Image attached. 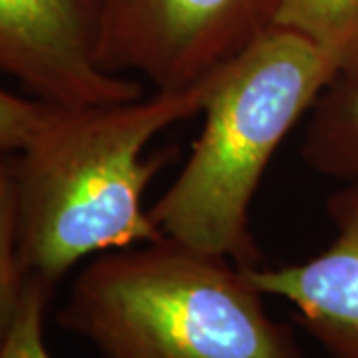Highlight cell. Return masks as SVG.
<instances>
[{
	"mask_svg": "<svg viewBox=\"0 0 358 358\" xmlns=\"http://www.w3.org/2000/svg\"><path fill=\"white\" fill-rule=\"evenodd\" d=\"M96 60L154 90L187 88L275 26L281 0H92Z\"/></svg>",
	"mask_w": 358,
	"mask_h": 358,
	"instance_id": "4",
	"label": "cell"
},
{
	"mask_svg": "<svg viewBox=\"0 0 358 358\" xmlns=\"http://www.w3.org/2000/svg\"><path fill=\"white\" fill-rule=\"evenodd\" d=\"M52 287V282L28 275L13 327L0 346V358H50L44 345L42 322Z\"/></svg>",
	"mask_w": 358,
	"mask_h": 358,
	"instance_id": "10",
	"label": "cell"
},
{
	"mask_svg": "<svg viewBox=\"0 0 358 358\" xmlns=\"http://www.w3.org/2000/svg\"><path fill=\"white\" fill-rule=\"evenodd\" d=\"M327 211L334 237L319 255L245 271L261 293L287 301L301 327L334 358H358V183H343Z\"/></svg>",
	"mask_w": 358,
	"mask_h": 358,
	"instance_id": "6",
	"label": "cell"
},
{
	"mask_svg": "<svg viewBox=\"0 0 358 358\" xmlns=\"http://www.w3.org/2000/svg\"><path fill=\"white\" fill-rule=\"evenodd\" d=\"M263 296L237 263L162 237L94 257L58 322L103 358H307Z\"/></svg>",
	"mask_w": 358,
	"mask_h": 358,
	"instance_id": "3",
	"label": "cell"
},
{
	"mask_svg": "<svg viewBox=\"0 0 358 358\" xmlns=\"http://www.w3.org/2000/svg\"><path fill=\"white\" fill-rule=\"evenodd\" d=\"M275 26L315 42L338 68H358V0H281Z\"/></svg>",
	"mask_w": 358,
	"mask_h": 358,
	"instance_id": "8",
	"label": "cell"
},
{
	"mask_svg": "<svg viewBox=\"0 0 358 358\" xmlns=\"http://www.w3.org/2000/svg\"><path fill=\"white\" fill-rule=\"evenodd\" d=\"M28 279L18 251L14 155L0 159V346L13 327Z\"/></svg>",
	"mask_w": 358,
	"mask_h": 358,
	"instance_id": "9",
	"label": "cell"
},
{
	"mask_svg": "<svg viewBox=\"0 0 358 358\" xmlns=\"http://www.w3.org/2000/svg\"><path fill=\"white\" fill-rule=\"evenodd\" d=\"M50 106L0 86V159L24 150L46 120Z\"/></svg>",
	"mask_w": 358,
	"mask_h": 358,
	"instance_id": "11",
	"label": "cell"
},
{
	"mask_svg": "<svg viewBox=\"0 0 358 358\" xmlns=\"http://www.w3.org/2000/svg\"><path fill=\"white\" fill-rule=\"evenodd\" d=\"M215 72L187 88L126 102L52 103L14 155L18 251L28 275L54 285L88 257L164 237L143 195L171 154L145 150L166 129L201 114Z\"/></svg>",
	"mask_w": 358,
	"mask_h": 358,
	"instance_id": "1",
	"label": "cell"
},
{
	"mask_svg": "<svg viewBox=\"0 0 358 358\" xmlns=\"http://www.w3.org/2000/svg\"><path fill=\"white\" fill-rule=\"evenodd\" d=\"M301 157L317 173L358 183V68L334 78L310 108Z\"/></svg>",
	"mask_w": 358,
	"mask_h": 358,
	"instance_id": "7",
	"label": "cell"
},
{
	"mask_svg": "<svg viewBox=\"0 0 358 358\" xmlns=\"http://www.w3.org/2000/svg\"><path fill=\"white\" fill-rule=\"evenodd\" d=\"M336 76L327 52L282 26H271L217 68L192 154L150 207L159 233L239 267H259L249 225L257 189L285 138Z\"/></svg>",
	"mask_w": 358,
	"mask_h": 358,
	"instance_id": "2",
	"label": "cell"
},
{
	"mask_svg": "<svg viewBox=\"0 0 358 358\" xmlns=\"http://www.w3.org/2000/svg\"><path fill=\"white\" fill-rule=\"evenodd\" d=\"M0 74L66 108L136 100L143 82L96 60L92 0H0Z\"/></svg>",
	"mask_w": 358,
	"mask_h": 358,
	"instance_id": "5",
	"label": "cell"
}]
</instances>
